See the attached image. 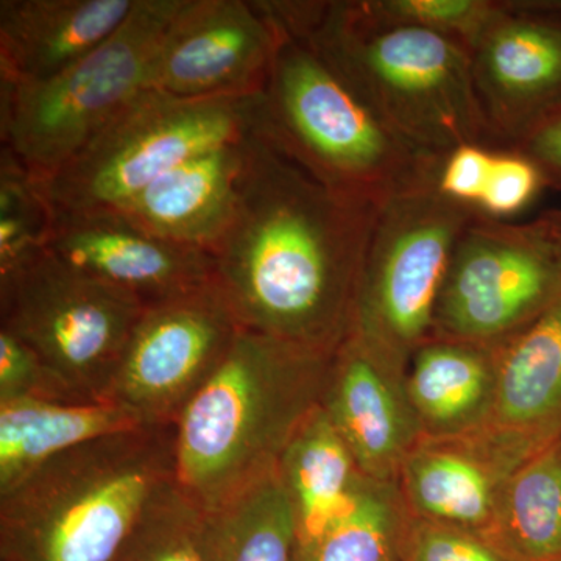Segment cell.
Returning a JSON list of instances; mask_svg holds the SVG:
<instances>
[{"label": "cell", "mask_w": 561, "mask_h": 561, "mask_svg": "<svg viewBox=\"0 0 561 561\" xmlns=\"http://www.w3.org/2000/svg\"><path fill=\"white\" fill-rule=\"evenodd\" d=\"M378 213L313 179L262 124L234 214L210 250L214 280L242 330L321 353L341 348Z\"/></svg>", "instance_id": "6da1fadb"}, {"label": "cell", "mask_w": 561, "mask_h": 561, "mask_svg": "<svg viewBox=\"0 0 561 561\" xmlns=\"http://www.w3.org/2000/svg\"><path fill=\"white\" fill-rule=\"evenodd\" d=\"M260 3L273 24L308 39L416 149L440 160L470 144L494 150L463 44L391 21L373 0Z\"/></svg>", "instance_id": "7a4b0ae2"}, {"label": "cell", "mask_w": 561, "mask_h": 561, "mask_svg": "<svg viewBox=\"0 0 561 561\" xmlns=\"http://www.w3.org/2000/svg\"><path fill=\"white\" fill-rule=\"evenodd\" d=\"M334 353L242 330L175 421L176 482L216 512L278 468Z\"/></svg>", "instance_id": "3957f363"}, {"label": "cell", "mask_w": 561, "mask_h": 561, "mask_svg": "<svg viewBox=\"0 0 561 561\" xmlns=\"http://www.w3.org/2000/svg\"><path fill=\"white\" fill-rule=\"evenodd\" d=\"M173 479L175 423L70 449L0 494V561H113L147 502Z\"/></svg>", "instance_id": "277c9868"}, {"label": "cell", "mask_w": 561, "mask_h": 561, "mask_svg": "<svg viewBox=\"0 0 561 561\" xmlns=\"http://www.w3.org/2000/svg\"><path fill=\"white\" fill-rule=\"evenodd\" d=\"M273 25L262 91L273 142L324 186L376 208L435 187L443 160L398 135L308 39Z\"/></svg>", "instance_id": "5b68a950"}, {"label": "cell", "mask_w": 561, "mask_h": 561, "mask_svg": "<svg viewBox=\"0 0 561 561\" xmlns=\"http://www.w3.org/2000/svg\"><path fill=\"white\" fill-rule=\"evenodd\" d=\"M262 103V92L183 99L142 91L73 160L36 181L54 210L119 209L184 161L261 130Z\"/></svg>", "instance_id": "8992f818"}, {"label": "cell", "mask_w": 561, "mask_h": 561, "mask_svg": "<svg viewBox=\"0 0 561 561\" xmlns=\"http://www.w3.org/2000/svg\"><path fill=\"white\" fill-rule=\"evenodd\" d=\"M183 0H138L102 46L35 83L0 84V138L44 181L77 157L146 91L158 44Z\"/></svg>", "instance_id": "52a82bcc"}, {"label": "cell", "mask_w": 561, "mask_h": 561, "mask_svg": "<svg viewBox=\"0 0 561 561\" xmlns=\"http://www.w3.org/2000/svg\"><path fill=\"white\" fill-rule=\"evenodd\" d=\"M478 209L435 187L379 208L365 253L353 332L408 370L413 353L434 337V316L457 239Z\"/></svg>", "instance_id": "ba28073f"}, {"label": "cell", "mask_w": 561, "mask_h": 561, "mask_svg": "<svg viewBox=\"0 0 561 561\" xmlns=\"http://www.w3.org/2000/svg\"><path fill=\"white\" fill-rule=\"evenodd\" d=\"M561 297V209L512 224L468 221L443 280L435 337L504 345Z\"/></svg>", "instance_id": "9c48e42d"}, {"label": "cell", "mask_w": 561, "mask_h": 561, "mask_svg": "<svg viewBox=\"0 0 561 561\" xmlns=\"http://www.w3.org/2000/svg\"><path fill=\"white\" fill-rule=\"evenodd\" d=\"M146 306L44 253L0 286V330L31 346L80 400L106 401Z\"/></svg>", "instance_id": "30bf717a"}, {"label": "cell", "mask_w": 561, "mask_h": 561, "mask_svg": "<svg viewBox=\"0 0 561 561\" xmlns=\"http://www.w3.org/2000/svg\"><path fill=\"white\" fill-rule=\"evenodd\" d=\"M241 332L216 280L146 306L106 401L135 413L144 424L175 423Z\"/></svg>", "instance_id": "8fae6325"}, {"label": "cell", "mask_w": 561, "mask_h": 561, "mask_svg": "<svg viewBox=\"0 0 561 561\" xmlns=\"http://www.w3.org/2000/svg\"><path fill=\"white\" fill-rule=\"evenodd\" d=\"M494 150H511L561 106V2L494 0L467 47Z\"/></svg>", "instance_id": "7c38bea8"}, {"label": "cell", "mask_w": 561, "mask_h": 561, "mask_svg": "<svg viewBox=\"0 0 561 561\" xmlns=\"http://www.w3.org/2000/svg\"><path fill=\"white\" fill-rule=\"evenodd\" d=\"M276 39L257 0H183L154 51L146 90L183 99L257 94Z\"/></svg>", "instance_id": "4fadbf2b"}, {"label": "cell", "mask_w": 561, "mask_h": 561, "mask_svg": "<svg viewBox=\"0 0 561 561\" xmlns=\"http://www.w3.org/2000/svg\"><path fill=\"white\" fill-rule=\"evenodd\" d=\"M47 253L138 298L144 306L171 300L214 280L208 251L150 234L116 210H54Z\"/></svg>", "instance_id": "5bb4252c"}, {"label": "cell", "mask_w": 561, "mask_h": 561, "mask_svg": "<svg viewBox=\"0 0 561 561\" xmlns=\"http://www.w3.org/2000/svg\"><path fill=\"white\" fill-rule=\"evenodd\" d=\"M320 408L348 446L362 474L397 482L424 437L405 370L351 334L332 356Z\"/></svg>", "instance_id": "9a60e30c"}, {"label": "cell", "mask_w": 561, "mask_h": 561, "mask_svg": "<svg viewBox=\"0 0 561 561\" xmlns=\"http://www.w3.org/2000/svg\"><path fill=\"white\" fill-rule=\"evenodd\" d=\"M524 460L481 431L459 437H423L398 474L412 516L470 531L483 540L502 490Z\"/></svg>", "instance_id": "2e32d148"}, {"label": "cell", "mask_w": 561, "mask_h": 561, "mask_svg": "<svg viewBox=\"0 0 561 561\" xmlns=\"http://www.w3.org/2000/svg\"><path fill=\"white\" fill-rule=\"evenodd\" d=\"M256 133L184 161L116 213L150 234L210 254L234 214L251 139Z\"/></svg>", "instance_id": "e0dca14e"}, {"label": "cell", "mask_w": 561, "mask_h": 561, "mask_svg": "<svg viewBox=\"0 0 561 561\" xmlns=\"http://www.w3.org/2000/svg\"><path fill=\"white\" fill-rule=\"evenodd\" d=\"M479 431L524 461L561 440V297L502 345L496 400Z\"/></svg>", "instance_id": "ac0fdd59"}, {"label": "cell", "mask_w": 561, "mask_h": 561, "mask_svg": "<svg viewBox=\"0 0 561 561\" xmlns=\"http://www.w3.org/2000/svg\"><path fill=\"white\" fill-rule=\"evenodd\" d=\"M138 0H0V84L57 76L102 46Z\"/></svg>", "instance_id": "d6986e66"}, {"label": "cell", "mask_w": 561, "mask_h": 561, "mask_svg": "<svg viewBox=\"0 0 561 561\" xmlns=\"http://www.w3.org/2000/svg\"><path fill=\"white\" fill-rule=\"evenodd\" d=\"M501 348L434 335L413 353L405 386L424 437H459L489 421Z\"/></svg>", "instance_id": "ffe728a7"}, {"label": "cell", "mask_w": 561, "mask_h": 561, "mask_svg": "<svg viewBox=\"0 0 561 561\" xmlns=\"http://www.w3.org/2000/svg\"><path fill=\"white\" fill-rule=\"evenodd\" d=\"M139 426L135 413L110 401L0 402V494L70 449Z\"/></svg>", "instance_id": "44dd1931"}, {"label": "cell", "mask_w": 561, "mask_h": 561, "mask_svg": "<svg viewBox=\"0 0 561 561\" xmlns=\"http://www.w3.org/2000/svg\"><path fill=\"white\" fill-rule=\"evenodd\" d=\"M278 474L297 519L298 546L321 531L353 500L362 474L323 409H316L284 449Z\"/></svg>", "instance_id": "7402d4cb"}, {"label": "cell", "mask_w": 561, "mask_h": 561, "mask_svg": "<svg viewBox=\"0 0 561 561\" xmlns=\"http://www.w3.org/2000/svg\"><path fill=\"white\" fill-rule=\"evenodd\" d=\"M483 541L505 561H561V440L508 478Z\"/></svg>", "instance_id": "603a6c76"}, {"label": "cell", "mask_w": 561, "mask_h": 561, "mask_svg": "<svg viewBox=\"0 0 561 561\" xmlns=\"http://www.w3.org/2000/svg\"><path fill=\"white\" fill-rule=\"evenodd\" d=\"M298 529L278 468L209 512L205 561H297Z\"/></svg>", "instance_id": "cb8c5ba5"}, {"label": "cell", "mask_w": 561, "mask_h": 561, "mask_svg": "<svg viewBox=\"0 0 561 561\" xmlns=\"http://www.w3.org/2000/svg\"><path fill=\"white\" fill-rule=\"evenodd\" d=\"M408 519L398 483L364 476L345 511L298 546L297 561H401Z\"/></svg>", "instance_id": "d4e9b609"}, {"label": "cell", "mask_w": 561, "mask_h": 561, "mask_svg": "<svg viewBox=\"0 0 561 561\" xmlns=\"http://www.w3.org/2000/svg\"><path fill=\"white\" fill-rule=\"evenodd\" d=\"M209 512L176 479L147 502L113 561H205Z\"/></svg>", "instance_id": "484cf974"}, {"label": "cell", "mask_w": 561, "mask_h": 561, "mask_svg": "<svg viewBox=\"0 0 561 561\" xmlns=\"http://www.w3.org/2000/svg\"><path fill=\"white\" fill-rule=\"evenodd\" d=\"M54 208L38 181L7 147L0 150V286L47 251Z\"/></svg>", "instance_id": "4316f807"}, {"label": "cell", "mask_w": 561, "mask_h": 561, "mask_svg": "<svg viewBox=\"0 0 561 561\" xmlns=\"http://www.w3.org/2000/svg\"><path fill=\"white\" fill-rule=\"evenodd\" d=\"M383 16L440 33L468 47L494 0H373Z\"/></svg>", "instance_id": "83f0119b"}, {"label": "cell", "mask_w": 561, "mask_h": 561, "mask_svg": "<svg viewBox=\"0 0 561 561\" xmlns=\"http://www.w3.org/2000/svg\"><path fill=\"white\" fill-rule=\"evenodd\" d=\"M20 400L90 402L80 400L31 346L0 330V402Z\"/></svg>", "instance_id": "f1b7e54d"}, {"label": "cell", "mask_w": 561, "mask_h": 561, "mask_svg": "<svg viewBox=\"0 0 561 561\" xmlns=\"http://www.w3.org/2000/svg\"><path fill=\"white\" fill-rule=\"evenodd\" d=\"M540 169L515 150H494L478 209L490 219L508 220L529 208L545 190Z\"/></svg>", "instance_id": "f546056e"}, {"label": "cell", "mask_w": 561, "mask_h": 561, "mask_svg": "<svg viewBox=\"0 0 561 561\" xmlns=\"http://www.w3.org/2000/svg\"><path fill=\"white\" fill-rule=\"evenodd\" d=\"M401 561H505L478 535L409 513Z\"/></svg>", "instance_id": "4dcf8cb0"}, {"label": "cell", "mask_w": 561, "mask_h": 561, "mask_svg": "<svg viewBox=\"0 0 561 561\" xmlns=\"http://www.w3.org/2000/svg\"><path fill=\"white\" fill-rule=\"evenodd\" d=\"M494 150L489 147L461 146L443 158L435 190L460 205L478 208L489 180Z\"/></svg>", "instance_id": "1f68e13d"}, {"label": "cell", "mask_w": 561, "mask_h": 561, "mask_svg": "<svg viewBox=\"0 0 561 561\" xmlns=\"http://www.w3.org/2000/svg\"><path fill=\"white\" fill-rule=\"evenodd\" d=\"M511 150L529 158L540 169L546 187L561 190V106L538 122Z\"/></svg>", "instance_id": "d6a6232c"}]
</instances>
